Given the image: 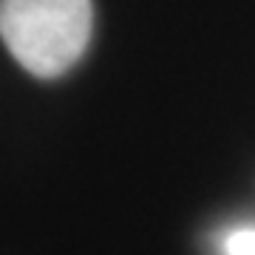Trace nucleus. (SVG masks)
Wrapping results in <instances>:
<instances>
[{
    "label": "nucleus",
    "instance_id": "f03ea898",
    "mask_svg": "<svg viewBox=\"0 0 255 255\" xmlns=\"http://www.w3.org/2000/svg\"><path fill=\"white\" fill-rule=\"evenodd\" d=\"M219 255H255V224L227 230L219 241Z\"/></svg>",
    "mask_w": 255,
    "mask_h": 255
},
{
    "label": "nucleus",
    "instance_id": "f257e3e1",
    "mask_svg": "<svg viewBox=\"0 0 255 255\" xmlns=\"http://www.w3.org/2000/svg\"><path fill=\"white\" fill-rule=\"evenodd\" d=\"M91 0H0V37L28 74L51 80L88 48Z\"/></svg>",
    "mask_w": 255,
    "mask_h": 255
}]
</instances>
